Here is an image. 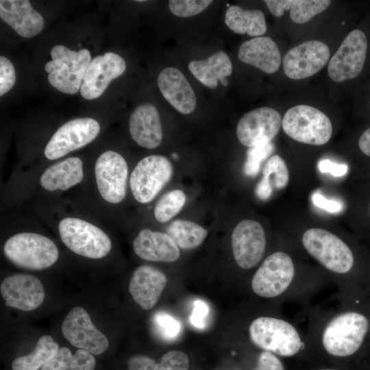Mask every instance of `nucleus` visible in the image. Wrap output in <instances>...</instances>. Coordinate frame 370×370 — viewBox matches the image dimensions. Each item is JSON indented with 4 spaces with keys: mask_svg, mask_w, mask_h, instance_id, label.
Segmentation results:
<instances>
[{
    "mask_svg": "<svg viewBox=\"0 0 370 370\" xmlns=\"http://www.w3.org/2000/svg\"><path fill=\"white\" fill-rule=\"evenodd\" d=\"M335 308L304 307L306 333L311 351L345 360L370 352V300L338 293Z\"/></svg>",
    "mask_w": 370,
    "mask_h": 370,
    "instance_id": "obj_1",
    "label": "nucleus"
},
{
    "mask_svg": "<svg viewBox=\"0 0 370 370\" xmlns=\"http://www.w3.org/2000/svg\"><path fill=\"white\" fill-rule=\"evenodd\" d=\"M334 284L323 271L299 267L293 256L277 250L262 262L252 275L249 287L260 298L281 306L286 302H299L306 306L318 293Z\"/></svg>",
    "mask_w": 370,
    "mask_h": 370,
    "instance_id": "obj_2",
    "label": "nucleus"
},
{
    "mask_svg": "<svg viewBox=\"0 0 370 370\" xmlns=\"http://www.w3.org/2000/svg\"><path fill=\"white\" fill-rule=\"evenodd\" d=\"M247 329L254 346L278 356L292 357L311 351L306 334L282 314L280 308L271 314L255 317Z\"/></svg>",
    "mask_w": 370,
    "mask_h": 370,
    "instance_id": "obj_3",
    "label": "nucleus"
},
{
    "mask_svg": "<svg viewBox=\"0 0 370 370\" xmlns=\"http://www.w3.org/2000/svg\"><path fill=\"white\" fill-rule=\"evenodd\" d=\"M3 253L15 266L32 271L51 267L59 257L58 249L50 238L34 232L10 236L4 244Z\"/></svg>",
    "mask_w": 370,
    "mask_h": 370,
    "instance_id": "obj_4",
    "label": "nucleus"
},
{
    "mask_svg": "<svg viewBox=\"0 0 370 370\" xmlns=\"http://www.w3.org/2000/svg\"><path fill=\"white\" fill-rule=\"evenodd\" d=\"M52 60L45 65L49 84L58 90L69 95L76 93L81 87L85 71L91 61L90 51H78L58 45L51 50Z\"/></svg>",
    "mask_w": 370,
    "mask_h": 370,
    "instance_id": "obj_5",
    "label": "nucleus"
},
{
    "mask_svg": "<svg viewBox=\"0 0 370 370\" xmlns=\"http://www.w3.org/2000/svg\"><path fill=\"white\" fill-rule=\"evenodd\" d=\"M63 243L75 254L90 259H101L112 249L109 236L95 225L76 217H66L58 224Z\"/></svg>",
    "mask_w": 370,
    "mask_h": 370,
    "instance_id": "obj_6",
    "label": "nucleus"
},
{
    "mask_svg": "<svg viewBox=\"0 0 370 370\" xmlns=\"http://www.w3.org/2000/svg\"><path fill=\"white\" fill-rule=\"evenodd\" d=\"M284 132L299 143L322 145L332 134V125L321 110L307 105H297L288 109L282 118Z\"/></svg>",
    "mask_w": 370,
    "mask_h": 370,
    "instance_id": "obj_7",
    "label": "nucleus"
},
{
    "mask_svg": "<svg viewBox=\"0 0 370 370\" xmlns=\"http://www.w3.org/2000/svg\"><path fill=\"white\" fill-rule=\"evenodd\" d=\"M173 165L164 156L150 155L141 159L130 177V186L134 199L140 204L152 201L169 182Z\"/></svg>",
    "mask_w": 370,
    "mask_h": 370,
    "instance_id": "obj_8",
    "label": "nucleus"
},
{
    "mask_svg": "<svg viewBox=\"0 0 370 370\" xmlns=\"http://www.w3.org/2000/svg\"><path fill=\"white\" fill-rule=\"evenodd\" d=\"M368 52V39L358 29L351 31L330 60L329 77L336 82L356 78L362 71Z\"/></svg>",
    "mask_w": 370,
    "mask_h": 370,
    "instance_id": "obj_9",
    "label": "nucleus"
},
{
    "mask_svg": "<svg viewBox=\"0 0 370 370\" xmlns=\"http://www.w3.org/2000/svg\"><path fill=\"white\" fill-rule=\"evenodd\" d=\"M99 132L100 125L94 119L85 117L69 121L56 130L47 143L45 156L51 160L60 158L89 144Z\"/></svg>",
    "mask_w": 370,
    "mask_h": 370,
    "instance_id": "obj_10",
    "label": "nucleus"
},
{
    "mask_svg": "<svg viewBox=\"0 0 370 370\" xmlns=\"http://www.w3.org/2000/svg\"><path fill=\"white\" fill-rule=\"evenodd\" d=\"M94 169L101 197L110 204L121 202L126 195L128 177V166L125 158L114 151H106L96 160Z\"/></svg>",
    "mask_w": 370,
    "mask_h": 370,
    "instance_id": "obj_11",
    "label": "nucleus"
},
{
    "mask_svg": "<svg viewBox=\"0 0 370 370\" xmlns=\"http://www.w3.org/2000/svg\"><path fill=\"white\" fill-rule=\"evenodd\" d=\"M231 245L235 262L243 270L256 267L262 260L267 247L262 226L254 220L245 219L234 227Z\"/></svg>",
    "mask_w": 370,
    "mask_h": 370,
    "instance_id": "obj_12",
    "label": "nucleus"
},
{
    "mask_svg": "<svg viewBox=\"0 0 370 370\" xmlns=\"http://www.w3.org/2000/svg\"><path fill=\"white\" fill-rule=\"evenodd\" d=\"M64 338L74 347L93 355H100L109 346L108 338L93 324L88 312L81 306L72 308L62 323Z\"/></svg>",
    "mask_w": 370,
    "mask_h": 370,
    "instance_id": "obj_13",
    "label": "nucleus"
},
{
    "mask_svg": "<svg viewBox=\"0 0 370 370\" xmlns=\"http://www.w3.org/2000/svg\"><path fill=\"white\" fill-rule=\"evenodd\" d=\"M328 46L320 40H308L291 49L283 59L286 75L293 79L309 77L319 71L328 62Z\"/></svg>",
    "mask_w": 370,
    "mask_h": 370,
    "instance_id": "obj_14",
    "label": "nucleus"
},
{
    "mask_svg": "<svg viewBox=\"0 0 370 370\" xmlns=\"http://www.w3.org/2000/svg\"><path fill=\"white\" fill-rule=\"evenodd\" d=\"M280 113L269 107H262L245 114L236 126V136L244 146L251 147L271 142L282 127Z\"/></svg>",
    "mask_w": 370,
    "mask_h": 370,
    "instance_id": "obj_15",
    "label": "nucleus"
},
{
    "mask_svg": "<svg viewBox=\"0 0 370 370\" xmlns=\"http://www.w3.org/2000/svg\"><path fill=\"white\" fill-rule=\"evenodd\" d=\"M0 292L8 307L22 311L38 308L43 302L45 291L34 275L15 273L6 277L0 285Z\"/></svg>",
    "mask_w": 370,
    "mask_h": 370,
    "instance_id": "obj_16",
    "label": "nucleus"
},
{
    "mask_svg": "<svg viewBox=\"0 0 370 370\" xmlns=\"http://www.w3.org/2000/svg\"><path fill=\"white\" fill-rule=\"evenodd\" d=\"M124 59L114 52H107L91 60L80 87L81 95L91 100L100 97L110 82L125 71Z\"/></svg>",
    "mask_w": 370,
    "mask_h": 370,
    "instance_id": "obj_17",
    "label": "nucleus"
},
{
    "mask_svg": "<svg viewBox=\"0 0 370 370\" xmlns=\"http://www.w3.org/2000/svg\"><path fill=\"white\" fill-rule=\"evenodd\" d=\"M166 282V275L158 269L150 265H141L132 275L129 292L142 309L148 310L158 302Z\"/></svg>",
    "mask_w": 370,
    "mask_h": 370,
    "instance_id": "obj_18",
    "label": "nucleus"
},
{
    "mask_svg": "<svg viewBox=\"0 0 370 370\" xmlns=\"http://www.w3.org/2000/svg\"><path fill=\"white\" fill-rule=\"evenodd\" d=\"M0 17L19 36L32 38L42 30L45 21L28 0H1Z\"/></svg>",
    "mask_w": 370,
    "mask_h": 370,
    "instance_id": "obj_19",
    "label": "nucleus"
},
{
    "mask_svg": "<svg viewBox=\"0 0 370 370\" xmlns=\"http://www.w3.org/2000/svg\"><path fill=\"white\" fill-rule=\"evenodd\" d=\"M158 88L166 100L184 114L192 113L197 105L195 94L183 73L174 67L164 69L158 77Z\"/></svg>",
    "mask_w": 370,
    "mask_h": 370,
    "instance_id": "obj_20",
    "label": "nucleus"
},
{
    "mask_svg": "<svg viewBox=\"0 0 370 370\" xmlns=\"http://www.w3.org/2000/svg\"><path fill=\"white\" fill-rule=\"evenodd\" d=\"M132 139L140 147L153 149L162 140V128L158 111L150 103H143L135 108L129 121Z\"/></svg>",
    "mask_w": 370,
    "mask_h": 370,
    "instance_id": "obj_21",
    "label": "nucleus"
},
{
    "mask_svg": "<svg viewBox=\"0 0 370 370\" xmlns=\"http://www.w3.org/2000/svg\"><path fill=\"white\" fill-rule=\"evenodd\" d=\"M133 249L138 257L152 262H173L180 256L179 247L166 233L147 228L138 232Z\"/></svg>",
    "mask_w": 370,
    "mask_h": 370,
    "instance_id": "obj_22",
    "label": "nucleus"
},
{
    "mask_svg": "<svg viewBox=\"0 0 370 370\" xmlns=\"http://www.w3.org/2000/svg\"><path fill=\"white\" fill-rule=\"evenodd\" d=\"M238 57L241 61L269 74L276 72L282 61L278 45L267 36L244 42L239 47Z\"/></svg>",
    "mask_w": 370,
    "mask_h": 370,
    "instance_id": "obj_23",
    "label": "nucleus"
},
{
    "mask_svg": "<svg viewBox=\"0 0 370 370\" xmlns=\"http://www.w3.org/2000/svg\"><path fill=\"white\" fill-rule=\"evenodd\" d=\"M83 178L82 160L70 157L47 169L40 177V184L48 191L66 190L79 184Z\"/></svg>",
    "mask_w": 370,
    "mask_h": 370,
    "instance_id": "obj_24",
    "label": "nucleus"
},
{
    "mask_svg": "<svg viewBox=\"0 0 370 370\" xmlns=\"http://www.w3.org/2000/svg\"><path fill=\"white\" fill-rule=\"evenodd\" d=\"M188 69L205 86L215 88L219 81L223 86L228 84L226 77L231 75L233 66L228 56L224 51H219L208 59L190 61Z\"/></svg>",
    "mask_w": 370,
    "mask_h": 370,
    "instance_id": "obj_25",
    "label": "nucleus"
},
{
    "mask_svg": "<svg viewBox=\"0 0 370 370\" xmlns=\"http://www.w3.org/2000/svg\"><path fill=\"white\" fill-rule=\"evenodd\" d=\"M225 23L236 34H247L258 37L267 32L265 16L260 10H245L238 5L229 6L225 14Z\"/></svg>",
    "mask_w": 370,
    "mask_h": 370,
    "instance_id": "obj_26",
    "label": "nucleus"
},
{
    "mask_svg": "<svg viewBox=\"0 0 370 370\" xmlns=\"http://www.w3.org/2000/svg\"><path fill=\"white\" fill-rule=\"evenodd\" d=\"M289 171L284 160L278 155L271 156L262 168V177L256 187V195L261 200L268 199L274 189L285 188Z\"/></svg>",
    "mask_w": 370,
    "mask_h": 370,
    "instance_id": "obj_27",
    "label": "nucleus"
},
{
    "mask_svg": "<svg viewBox=\"0 0 370 370\" xmlns=\"http://www.w3.org/2000/svg\"><path fill=\"white\" fill-rule=\"evenodd\" d=\"M96 360L89 352L78 349L74 354L67 347H60L41 370H95Z\"/></svg>",
    "mask_w": 370,
    "mask_h": 370,
    "instance_id": "obj_28",
    "label": "nucleus"
},
{
    "mask_svg": "<svg viewBox=\"0 0 370 370\" xmlns=\"http://www.w3.org/2000/svg\"><path fill=\"white\" fill-rule=\"evenodd\" d=\"M189 359L186 354L173 350L166 353L156 362L143 355H135L127 361L128 370H188Z\"/></svg>",
    "mask_w": 370,
    "mask_h": 370,
    "instance_id": "obj_29",
    "label": "nucleus"
},
{
    "mask_svg": "<svg viewBox=\"0 0 370 370\" xmlns=\"http://www.w3.org/2000/svg\"><path fill=\"white\" fill-rule=\"evenodd\" d=\"M166 231L177 246L183 249H192L198 247L208 236V231L202 226L183 219L171 221Z\"/></svg>",
    "mask_w": 370,
    "mask_h": 370,
    "instance_id": "obj_30",
    "label": "nucleus"
},
{
    "mask_svg": "<svg viewBox=\"0 0 370 370\" xmlns=\"http://www.w3.org/2000/svg\"><path fill=\"white\" fill-rule=\"evenodd\" d=\"M59 348L51 336L43 335L29 354L17 357L12 361V369L38 370L56 354Z\"/></svg>",
    "mask_w": 370,
    "mask_h": 370,
    "instance_id": "obj_31",
    "label": "nucleus"
},
{
    "mask_svg": "<svg viewBox=\"0 0 370 370\" xmlns=\"http://www.w3.org/2000/svg\"><path fill=\"white\" fill-rule=\"evenodd\" d=\"M186 202V195L180 189L171 190L158 201L154 208L155 219L166 223L177 214Z\"/></svg>",
    "mask_w": 370,
    "mask_h": 370,
    "instance_id": "obj_32",
    "label": "nucleus"
},
{
    "mask_svg": "<svg viewBox=\"0 0 370 370\" xmlns=\"http://www.w3.org/2000/svg\"><path fill=\"white\" fill-rule=\"evenodd\" d=\"M330 3L328 0H293L290 17L295 23H305L324 11Z\"/></svg>",
    "mask_w": 370,
    "mask_h": 370,
    "instance_id": "obj_33",
    "label": "nucleus"
},
{
    "mask_svg": "<svg viewBox=\"0 0 370 370\" xmlns=\"http://www.w3.org/2000/svg\"><path fill=\"white\" fill-rule=\"evenodd\" d=\"M273 150L274 145L271 142L262 143L249 147L244 166L245 174L249 177L257 175L262 162L272 153Z\"/></svg>",
    "mask_w": 370,
    "mask_h": 370,
    "instance_id": "obj_34",
    "label": "nucleus"
},
{
    "mask_svg": "<svg viewBox=\"0 0 370 370\" xmlns=\"http://www.w3.org/2000/svg\"><path fill=\"white\" fill-rule=\"evenodd\" d=\"M212 2L211 0H170L169 8L178 17H190L199 14Z\"/></svg>",
    "mask_w": 370,
    "mask_h": 370,
    "instance_id": "obj_35",
    "label": "nucleus"
},
{
    "mask_svg": "<svg viewBox=\"0 0 370 370\" xmlns=\"http://www.w3.org/2000/svg\"><path fill=\"white\" fill-rule=\"evenodd\" d=\"M153 323L161 337L167 341L175 338L181 330L180 322L164 312H159L156 314Z\"/></svg>",
    "mask_w": 370,
    "mask_h": 370,
    "instance_id": "obj_36",
    "label": "nucleus"
},
{
    "mask_svg": "<svg viewBox=\"0 0 370 370\" xmlns=\"http://www.w3.org/2000/svg\"><path fill=\"white\" fill-rule=\"evenodd\" d=\"M15 82L16 73L12 63L7 58L0 56V96L7 93Z\"/></svg>",
    "mask_w": 370,
    "mask_h": 370,
    "instance_id": "obj_37",
    "label": "nucleus"
},
{
    "mask_svg": "<svg viewBox=\"0 0 370 370\" xmlns=\"http://www.w3.org/2000/svg\"><path fill=\"white\" fill-rule=\"evenodd\" d=\"M254 370H285L279 356L267 351L262 350L256 360Z\"/></svg>",
    "mask_w": 370,
    "mask_h": 370,
    "instance_id": "obj_38",
    "label": "nucleus"
},
{
    "mask_svg": "<svg viewBox=\"0 0 370 370\" xmlns=\"http://www.w3.org/2000/svg\"><path fill=\"white\" fill-rule=\"evenodd\" d=\"M209 313V308L203 300H196L193 303L192 314L190 317V323L195 328L201 329L206 326V318Z\"/></svg>",
    "mask_w": 370,
    "mask_h": 370,
    "instance_id": "obj_39",
    "label": "nucleus"
},
{
    "mask_svg": "<svg viewBox=\"0 0 370 370\" xmlns=\"http://www.w3.org/2000/svg\"><path fill=\"white\" fill-rule=\"evenodd\" d=\"M318 167L321 172L330 173L334 176L344 175L348 169L346 164H338L328 159L319 161Z\"/></svg>",
    "mask_w": 370,
    "mask_h": 370,
    "instance_id": "obj_40",
    "label": "nucleus"
},
{
    "mask_svg": "<svg viewBox=\"0 0 370 370\" xmlns=\"http://www.w3.org/2000/svg\"><path fill=\"white\" fill-rule=\"evenodd\" d=\"M264 2L273 15L280 17L285 10H290L293 0H265Z\"/></svg>",
    "mask_w": 370,
    "mask_h": 370,
    "instance_id": "obj_41",
    "label": "nucleus"
},
{
    "mask_svg": "<svg viewBox=\"0 0 370 370\" xmlns=\"http://www.w3.org/2000/svg\"><path fill=\"white\" fill-rule=\"evenodd\" d=\"M312 202L318 207L322 208L330 212H338L343 208L342 204L339 202L334 200H328L317 193L312 195Z\"/></svg>",
    "mask_w": 370,
    "mask_h": 370,
    "instance_id": "obj_42",
    "label": "nucleus"
},
{
    "mask_svg": "<svg viewBox=\"0 0 370 370\" xmlns=\"http://www.w3.org/2000/svg\"><path fill=\"white\" fill-rule=\"evenodd\" d=\"M357 146L360 153L370 160V127L366 128L359 136Z\"/></svg>",
    "mask_w": 370,
    "mask_h": 370,
    "instance_id": "obj_43",
    "label": "nucleus"
},
{
    "mask_svg": "<svg viewBox=\"0 0 370 370\" xmlns=\"http://www.w3.org/2000/svg\"><path fill=\"white\" fill-rule=\"evenodd\" d=\"M366 214H367V218H368L370 221V197L368 201V204L366 207Z\"/></svg>",
    "mask_w": 370,
    "mask_h": 370,
    "instance_id": "obj_44",
    "label": "nucleus"
},
{
    "mask_svg": "<svg viewBox=\"0 0 370 370\" xmlns=\"http://www.w3.org/2000/svg\"><path fill=\"white\" fill-rule=\"evenodd\" d=\"M316 370H341V369H337L334 368H322V369H318Z\"/></svg>",
    "mask_w": 370,
    "mask_h": 370,
    "instance_id": "obj_45",
    "label": "nucleus"
},
{
    "mask_svg": "<svg viewBox=\"0 0 370 370\" xmlns=\"http://www.w3.org/2000/svg\"><path fill=\"white\" fill-rule=\"evenodd\" d=\"M369 242H370V237L369 238Z\"/></svg>",
    "mask_w": 370,
    "mask_h": 370,
    "instance_id": "obj_46",
    "label": "nucleus"
}]
</instances>
